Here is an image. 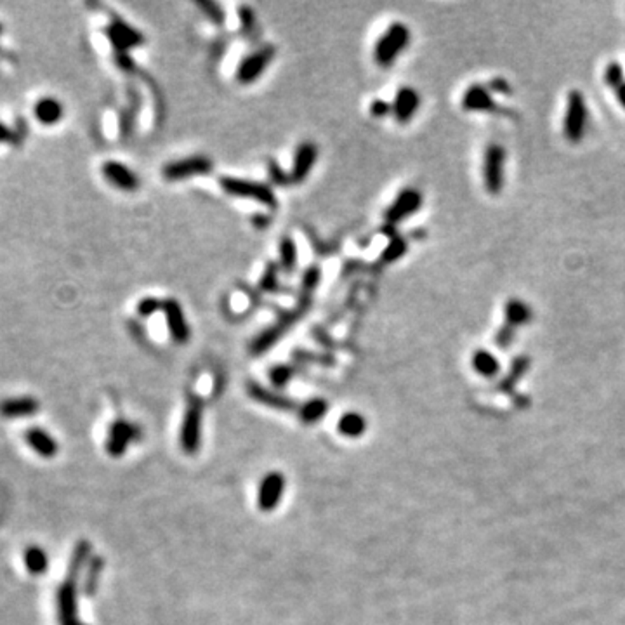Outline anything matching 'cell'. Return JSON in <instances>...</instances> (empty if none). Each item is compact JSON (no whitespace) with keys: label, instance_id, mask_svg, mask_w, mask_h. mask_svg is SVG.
<instances>
[{"label":"cell","instance_id":"obj_1","mask_svg":"<svg viewBox=\"0 0 625 625\" xmlns=\"http://www.w3.org/2000/svg\"><path fill=\"white\" fill-rule=\"evenodd\" d=\"M410 42H412V32L408 25L403 21L391 23L373 45V61L377 66L389 68L391 64H395L400 54L406 51Z\"/></svg>","mask_w":625,"mask_h":625},{"label":"cell","instance_id":"obj_2","mask_svg":"<svg viewBox=\"0 0 625 625\" xmlns=\"http://www.w3.org/2000/svg\"><path fill=\"white\" fill-rule=\"evenodd\" d=\"M589 127V106L584 93L569 90L566 96L565 115H563V134L569 145H578L585 138Z\"/></svg>","mask_w":625,"mask_h":625},{"label":"cell","instance_id":"obj_3","mask_svg":"<svg viewBox=\"0 0 625 625\" xmlns=\"http://www.w3.org/2000/svg\"><path fill=\"white\" fill-rule=\"evenodd\" d=\"M309 306H311V297H309V295H301V297H299L297 306H295L292 311H289L286 315H283V317L280 318L275 325H271L269 328H266L262 334H259L256 339H254L250 351H252L254 354H262V353H266V351L271 350V347L278 343L280 339H282L286 332L299 323V320H301L306 312H308Z\"/></svg>","mask_w":625,"mask_h":625},{"label":"cell","instance_id":"obj_4","mask_svg":"<svg viewBox=\"0 0 625 625\" xmlns=\"http://www.w3.org/2000/svg\"><path fill=\"white\" fill-rule=\"evenodd\" d=\"M219 186L224 193L233 198L252 200L256 204L265 205V207H276V204H278L275 191L266 182L234 177V175H223V177H219Z\"/></svg>","mask_w":625,"mask_h":625},{"label":"cell","instance_id":"obj_5","mask_svg":"<svg viewBox=\"0 0 625 625\" xmlns=\"http://www.w3.org/2000/svg\"><path fill=\"white\" fill-rule=\"evenodd\" d=\"M506 148L499 143H488L485 146L483 160H481V177L483 186L491 197H497L506 186Z\"/></svg>","mask_w":625,"mask_h":625},{"label":"cell","instance_id":"obj_6","mask_svg":"<svg viewBox=\"0 0 625 625\" xmlns=\"http://www.w3.org/2000/svg\"><path fill=\"white\" fill-rule=\"evenodd\" d=\"M276 56V49L273 45L266 44L260 45L259 49L252 51L250 54H247L242 61L238 63V68H236V73H234V78H236V82L242 84V86H250L265 75V71L268 70L269 64L273 63Z\"/></svg>","mask_w":625,"mask_h":625},{"label":"cell","instance_id":"obj_7","mask_svg":"<svg viewBox=\"0 0 625 625\" xmlns=\"http://www.w3.org/2000/svg\"><path fill=\"white\" fill-rule=\"evenodd\" d=\"M214 169L212 160L205 155H191L186 158L169 162L162 167V177L169 182L184 181V179L198 177L210 174Z\"/></svg>","mask_w":625,"mask_h":625},{"label":"cell","instance_id":"obj_8","mask_svg":"<svg viewBox=\"0 0 625 625\" xmlns=\"http://www.w3.org/2000/svg\"><path fill=\"white\" fill-rule=\"evenodd\" d=\"M422 201H424V197H422L421 190H417V188H403L396 198L389 204V207L386 208V212H384V221H386L387 226H396V224L403 223L405 219L412 217L413 214L419 212L422 207Z\"/></svg>","mask_w":625,"mask_h":625},{"label":"cell","instance_id":"obj_9","mask_svg":"<svg viewBox=\"0 0 625 625\" xmlns=\"http://www.w3.org/2000/svg\"><path fill=\"white\" fill-rule=\"evenodd\" d=\"M462 108L467 112L478 113H495V115H513L511 110L504 108L493 99V93L488 89L487 84H471L464 90L461 99Z\"/></svg>","mask_w":625,"mask_h":625},{"label":"cell","instance_id":"obj_10","mask_svg":"<svg viewBox=\"0 0 625 625\" xmlns=\"http://www.w3.org/2000/svg\"><path fill=\"white\" fill-rule=\"evenodd\" d=\"M106 37H108L110 45L115 49V54H127L130 49L139 47L145 42L141 32L122 19H115L106 26Z\"/></svg>","mask_w":625,"mask_h":625},{"label":"cell","instance_id":"obj_11","mask_svg":"<svg viewBox=\"0 0 625 625\" xmlns=\"http://www.w3.org/2000/svg\"><path fill=\"white\" fill-rule=\"evenodd\" d=\"M101 174L103 177L108 181V184H112L113 188L120 191H127L132 193L139 188V177L129 165L122 164L117 160H106L101 165Z\"/></svg>","mask_w":625,"mask_h":625},{"label":"cell","instance_id":"obj_12","mask_svg":"<svg viewBox=\"0 0 625 625\" xmlns=\"http://www.w3.org/2000/svg\"><path fill=\"white\" fill-rule=\"evenodd\" d=\"M162 312H164L165 323H167L171 337L177 344L188 343L191 337V330L182 306L175 299H165L164 306H162Z\"/></svg>","mask_w":625,"mask_h":625},{"label":"cell","instance_id":"obj_13","mask_svg":"<svg viewBox=\"0 0 625 625\" xmlns=\"http://www.w3.org/2000/svg\"><path fill=\"white\" fill-rule=\"evenodd\" d=\"M318 146L312 141H304L295 148L294 158H292V167L289 172L291 182H302L309 177L312 167L317 165L318 160Z\"/></svg>","mask_w":625,"mask_h":625},{"label":"cell","instance_id":"obj_14","mask_svg":"<svg viewBox=\"0 0 625 625\" xmlns=\"http://www.w3.org/2000/svg\"><path fill=\"white\" fill-rule=\"evenodd\" d=\"M391 106H393L391 115L395 117L396 122L408 123L421 108V94L410 86L400 87L393 101H391Z\"/></svg>","mask_w":625,"mask_h":625},{"label":"cell","instance_id":"obj_15","mask_svg":"<svg viewBox=\"0 0 625 625\" xmlns=\"http://www.w3.org/2000/svg\"><path fill=\"white\" fill-rule=\"evenodd\" d=\"M34 119L44 127H54L64 119V104L54 96H42L34 104Z\"/></svg>","mask_w":625,"mask_h":625},{"label":"cell","instance_id":"obj_16","mask_svg":"<svg viewBox=\"0 0 625 625\" xmlns=\"http://www.w3.org/2000/svg\"><path fill=\"white\" fill-rule=\"evenodd\" d=\"M283 490H285V480L282 474H268L265 480L260 481L259 493H257V502L262 511H273L280 504Z\"/></svg>","mask_w":625,"mask_h":625},{"label":"cell","instance_id":"obj_17","mask_svg":"<svg viewBox=\"0 0 625 625\" xmlns=\"http://www.w3.org/2000/svg\"><path fill=\"white\" fill-rule=\"evenodd\" d=\"M38 412V402L32 396H16L0 402V415L5 419H23Z\"/></svg>","mask_w":625,"mask_h":625},{"label":"cell","instance_id":"obj_18","mask_svg":"<svg viewBox=\"0 0 625 625\" xmlns=\"http://www.w3.org/2000/svg\"><path fill=\"white\" fill-rule=\"evenodd\" d=\"M533 311L530 308V304H526L523 299L519 297H511L507 299L504 304V323L511 325L517 330L519 327H525L532 321Z\"/></svg>","mask_w":625,"mask_h":625},{"label":"cell","instance_id":"obj_19","mask_svg":"<svg viewBox=\"0 0 625 625\" xmlns=\"http://www.w3.org/2000/svg\"><path fill=\"white\" fill-rule=\"evenodd\" d=\"M200 421L201 412L200 406L191 403L186 412V419L182 424V447L188 452H195L198 447V436H200Z\"/></svg>","mask_w":625,"mask_h":625},{"label":"cell","instance_id":"obj_20","mask_svg":"<svg viewBox=\"0 0 625 625\" xmlns=\"http://www.w3.org/2000/svg\"><path fill=\"white\" fill-rule=\"evenodd\" d=\"M26 443L32 450L37 452L38 455L45 458H51L58 454V443L56 439L52 438L49 432H45V429L40 428H32L26 431L25 434Z\"/></svg>","mask_w":625,"mask_h":625},{"label":"cell","instance_id":"obj_21","mask_svg":"<svg viewBox=\"0 0 625 625\" xmlns=\"http://www.w3.org/2000/svg\"><path fill=\"white\" fill-rule=\"evenodd\" d=\"M278 256H280V268L286 273L295 271L299 260L297 243L292 236H283L278 243Z\"/></svg>","mask_w":625,"mask_h":625},{"label":"cell","instance_id":"obj_22","mask_svg":"<svg viewBox=\"0 0 625 625\" xmlns=\"http://www.w3.org/2000/svg\"><path fill=\"white\" fill-rule=\"evenodd\" d=\"M473 367L481 377H495L500 370V363L491 351L478 350L473 354Z\"/></svg>","mask_w":625,"mask_h":625},{"label":"cell","instance_id":"obj_23","mask_svg":"<svg viewBox=\"0 0 625 625\" xmlns=\"http://www.w3.org/2000/svg\"><path fill=\"white\" fill-rule=\"evenodd\" d=\"M23 563H25L26 572H30L32 575H42V573H45V569H47L49 558L47 554H45L44 549H40V547L37 546H32L28 547L25 551V554H23Z\"/></svg>","mask_w":625,"mask_h":625},{"label":"cell","instance_id":"obj_24","mask_svg":"<svg viewBox=\"0 0 625 625\" xmlns=\"http://www.w3.org/2000/svg\"><path fill=\"white\" fill-rule=\"evenodd\" d=\"M132 431H134V429L130 428L127 422H117V424L112 428V432H110V439H108L110 454H115V455L122 454V452L125 450L130 436H132Z\"/></svg>","mask_w":625,"mask_h":625},{"label":"cell","instance_id":"obj_25","mask_svg":"<svg viewBox=\"0 0 625 625\" xmlns=\"http://www.w3.org/2000/svg\"><path fill=\"white\" fill-rule=\"evenodd\" d=\"M365 428H367V422H365L363 415L356 412L344 413L339 421V431L347 438H358V436L363 434Z\"/></svg>","mask_w":625,"mask_h":625},{"label":"cell","instance_id":"obj_26","mask_svg":"<svg viewBox=\"0 0 625 625\" xmlns=\"http://www.w3.org/2000/svg\"><path fill=\"white\" fill-rule=\"evenodd\" d=\"M528 369H530L528 358H525V356L516 358L513 363V367H511L509 373H507V376L502 379V382L499 384V389L504 391V393H511V391L514 389V386L519 382L521 377L525 376V372Z\"/></svg>","mask_w":625,"mask_h":625},{"label":"cell","instance_id":"obj_27","mask_svg":"<svg viewBox=\"0 0 625 625\" xmlns=\"http://www.w3.org/2000/svg\"><path fill=\"white\" fill-rule=\"evenodd\" d=\"M406 250H408L406 240L403 238V236H398V234H393L389 238V242H387V245L384 247L382 256L380 257H382L384 262H395V260L402 259V257L405 256Z\"/></svg>","mask_w":625,"mask_h":625},{"label":"cell","instance_id":"obj_28","mask_svg":"<svg viewBox=\"0 0 625 625\" xmlns=\"http://www.w3.org/2000/svg\"><path fill=\"white\" fill-rule=\"evenodd\" d=\"M321 280V269L318 266H309L306 268V271L302 273L301 278V295H309L311 297L312 292L317 291V286L320 285Z\"/></svg>","mask_w":625,"mask_h":625},{"label":"cell","instance_id":"obj_29","mask_svg":"<svg viewBox=\"0 0 625 625\" xmlns=\"http://www.w3.org/2000/svg\"><path fill=\"white\" fill-rule=\"evenodd\" d=\"M325 412H327V402H325V400L317 398V400H311V402H308L304 406H302L301 417H302V421L311 424V422L320 421L321 417L325 415Z\"/></svg>","mask_w":625,"mask_h":625},{"label":"cell","instance_id":"obj_30","mask_svg":"<svg viewBox=\"0 0 625 625\" xmlns=\"http://www.w3.org/2000/svg\"><path fill=\"white\" fill-rule=\"evenodd\" d=\"M624 82H625L624 66H622L618 61H610V63L606 64V68H604V84H606L611 90H615Z\"/></svg>","mask_w":625,"mask_h":625},{"label":"cell","instance_id":"obj_31","mask_svg":"<svg viewBox=\"0 0 625 625\" xmlns=\"http://www.w3.org/2000/svg\"><path fill=\"white\" fill-rule=\"evenodd\" d=\"M162 306H164V301H160V299L156 297H149L148 295V297H143L141 301L138 302L136 311H138V315L141 318H149L153 317L155 312H160Z\"/></svg>","mask_w":625,"mask_h":625},{"label":"cell","instance_id":"obj_32","mask_svg":"<svg viewBox=\"0 0 625 625\" xmlns=\"http://www.w3.org/2000/svg\"><path fill=\"white\" fill-rule=\"evenodd\" d=\"M198 8L205 12L208 19L212 23H223L224 21V11L217 2H212V0H204V2H197Z\"/></svg>","mask_w":625,"mask_h":625},{"label":"cell","instance_id":"obj_33","mask_svg":"<svg viewBox=\"0 0 625 625\" xmlns=\"http://www.w3.org/2000/svg\"><path fill=\"white\" fill-rule=\"evenodd\" d=\"M514 339H516V328L504 323L502 327L499 328V332L495 334V344H497V347H500V350H509L511 344L514 343Z\"/></svg>","mask_w":625,"mask_h":625},{"label":"cell","instance_id":"obj_34","mask_svg":"<svg viewBox=\"0 0 625 625\" xmlns=\"http://www.w3.org/2000/svg\"><path fill=\"white\" fill-rule=\"evenodd\" d=\"M370 115L376 117V119H382V117H387L389 113H393V106H391L389 101L386 99H373L369 106Z\"/></svg>","mask_w":625,"mask_h":625},{"label":"cell","instance_id":"obj_35","mask_svg":"<svg viewBox=\"0 0 625 625\" xmlns=\"http://www.w3.org/2000/svg\"><path fill=\"white\" fill-rule=\"evenodd\" d=\"M276 278H278V271H276L275 266H269L265 271V275H262V280H260V289H265V291H275Z\"/></svg>","mask_w":625,"mask_h":625},{"label":"cell","instance_id":"obj_36","mask_svg":"<svg viewBox=\"0 0 625 625\" xmlns=\"http://www.w3.org/2000/svg\"><path fill=\"white\" fill-rule=\"evenodd\" d=\"M487 86L491 93H500V94H506V96L507 94H513V87H511V84L500 77L491 78L490 82H487Z\"/></svg>","mask_w":625,"mask_h":625},{"label":"cell","instance_id":"obj_37","mask_svg":"<svg viewBox=\"0 0 625 625\" xmlns=\"http://www.w3.org/2000/svg\"><path fill=\"white\" fill-rule=\"evenodd\" d=\"M240 21H242L243 30L249 34V32L254 30V25H256V16H254V11L250 8H242L240 9Z\"/></svg>","mask_w":625,"mask_h":625},{"label":"cell","instance_id":"obj_38","mask_svg":"<svg viewBox=\"0 0 625 625\" xmlns=\"http://www.w3.org/2000/svg\"><path fill=\"white\" fill-rule=\"evenodd\" d=\"M16 139L18 138H16L14 130L0 120V145H14Z\"/></svg>","mask_w":625,"mask_h":625},{"label":"cell","instance_id":"obj_39","mask_svg":"<svg viewBox=\"0 0 625 625\" xmlns=\"http://www.w3.org/2000/svg\"><path fill=\"white\" fill-rule=\"evenodd\" d=\"M289 377H291V369L285 365H280V367H275L271 370V379L275 384H283Z\"/></svg>","mask_w":625,"mask_h":625},{"label":"cell","instance_id":"obj_40","mask_svg":"<svg viewBox=\"0 0 625 625\" xmlns=\"http://www.w3.org/2000/svg\"><path fill=\"white\" fill-rule=\"evenodd\" d=\"M613 93H615V96H617L618 103L622 104V108H625V82L622 84V86H618Z\"/></svg>","mask_w":625,"mask_h":625}]
</instances>
